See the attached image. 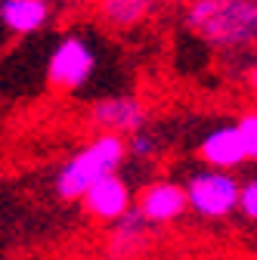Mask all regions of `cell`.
<instances>
[{
  "label": "cell",
  "mask_w": 257,
  "mask_h": 260,
  "mask_svg": "<svg viewBox=\"0 0 257 260\" xmlns=\"http://www.w3.org/2000/svg\"><path fill=\"white\" fill-rule=\"evenodd\" d=\"M183 25L220 53L257 47V0H196L186 4Z\"/></svg>",
  "instance_id": "6da1fadb"
},
{
  "label": "cell",
  "mask_w": 257,
  "mask_h": 260,
  "mask_svg": "<svg viewBox=\"0 0 257 260\" xmlns=\"http://www.w3.org/2000/svg\"><path fill=\"white\" fill-rule=\"evenodd\" d=\"M127 158H131L127 155V137L96 130L84 146H78L59 165L53 177V192L62 202H81L93 183H100L109 174H118Z\"/></svg>",
  "instance_id": "7a4b0ae2"
},
{
  "label": "cell",
  "mask_w": 257,
  "mask_h": 260,
  "mask_svg": "<svg viewBox=\"0 0 257 260\" xmlns=\"http://www.w3.org/2000/svg\"><path fill=\"white\" fill-rule=\"evenodd\" d=\"M186 195H189V214H196L205 223H223L233 214H239L242 180L236 177V171L205 165L202 171L189 174Z\"/></svg>",
  "instance_id": "3957f363"
},
{
  "label": "cell",
  "mask_w": 257,
  "mask_h": 260,
  "mask_svg": "<svg viewBox=\"0 0 257 260\" xmlns=\"http://www.w3.org/2000/svg\"><path fill=\"white\" fill-rule=\"evenodd\" d=\"M96 69H100V59L90 38L81 31H69L53 44L47 56V87L53 93H78L90 84Z\"/></svg>",
  "instance_id": "277c9868"
},
{
  "label": "cell",
  "mask_w": 257,
  "mask_h": 260,
  "mask_svg": "<svg viewBox=\"0 0 257 260\" xmlns=\"http://www.w3.org/2000/svg\"><path fill=\"white\" fill-rule=\"evenodd\" d=\"M87 124L103 134H118L131 137L140 134L149 124V106L137 93H115V96H100L87 106Z\"/></svg>",
  "instance_id": "5b68a950"
},
{
  "label": "cell",
  "mask_w": 257,
  "mask_h": 260,
  "mask_svg": "<svg viewBox=\"0 0 257 260\" xmlns=\"http://www.w3.org/2000/svg\"><path fill=\"white\" fill-rule=\"evenodd\" d=\"M137 208L152 226H171V223L183 220L189 214L186 183H177V180H168V177L149 180L137 192Z\"/></svg>",
  "instance_id": "8992f818"
},
{
  "label": "cell",
  "mask_w": 257,
  "mask_h": 260,
  "mask_svg": "<svg viewBox=\"0 0 257 260\" xmlns=\"http://www.w3.org/2000/svg\"><path fill=\"white\" fill-rule=\"evenodd\" d=\"M137 205V192L131 189V183H127L121 174H109L103 177L100 183H93L84 199H81V208L84 214L100 223V226H112L115 220H121L127 211H131Z\"/></svg>",
  "instance_id": "52a82bcc"
},
{
  "label": "cell",
  "mask_w": 257,
  "mask_h": 260,
  "mask_svg": "<svg viewBox=\"0 0 257 260\" xmlns=\"http://www.w3.org/2000/svg\"><path fill=\"white\" fill-rule=\"evenodd\" d=\"M196 155L202 165L208 168H223V171H236L248 161V152H245V140L239 134V124H217L211 127L208 134L199 140L196 146Z\"/></svg>",
  "instance_id": "ba28073f"
},
{
  "label": "cell",
  "mask_w": 257,
  "mask_h": 260,
  "mask_svg": "<svg viewBox=\"0 0 257 260\" xmlns=\"http://www.w3.org/2000/svg\"><path fill=\"white\" fill-rule=\"evenodd\" d=\"M106 230H109L106 245H109L112 260H134V257H140L152 245V230H155V226L134 205L121 220H115L112 226H106Z\"/></svg>",
  "instance_id": "9c48e42d"
},
{
  "label": "cell",
  "mask_w": 257,
  "mask_h": 260,
  "mask_svg": "<svg viewBox=\"0 0 257 260\" xmlns=\"http://www.w3.org/2000/svg\"><path fill=\"white\" fill-rule=\"evenodd\" d=\"M53 19L50 0H0V25L13 38H31Z\"/></svg>",
  "instance_id": "30bf717a"
},
{
  "label": "cell",
  "mask_w": 257,
  "mask_h": 260,
  "mask_svg": "<svg viewBox=\"0 0 257 260\" xmlns=\"http://www.w3.org/2000/svg\"><path fill=\"white\" fill-rule=\"evenodd\" d=\"M93 7H96V19L106 28L134 31L155 16L158 0H93Z\"/></svg>",
  "instance_id": "8fae6325"
},
{
  "label": "cell",
  "mask_w": 257,
  "mask_h": 260,
  "mask_svg": "<svg viewBox=\"0 0 257 260\" xmlns=\"http://www.w3.org/2000/svg\"><path fill=\"white\" fill-rule=\"evenodd\" d=\"M127 155H131L134 161H140V165H149V161L158 158V140L152 134H146V130L131 134L127 137Z\"/></svg>",
  "instance_id": "7c38bea8"
},
{
  "label": "cell",
  "mask_w": 257,
  "mask_h": 260,
  "mask_svg": "<svg viewBox=\"0 0 257 260\" xmlns=\"http://www.w3.org/2000/svg\"><path fill=\"white\" fill-rule=\"evenodd\" d=\"M236 124H239V134H242V140H245L248 161H254V165H257V109H245V112L236 118Z\"/></svg>",
  "instance_id": "4fadbf2b"
},
{
  "label": "cell",
  "mask_w": 257,
  "mask_h": 260,
  "mask_svg": "<svg viewBox=\"0 0 257 260\" xmlns=\"http://www.w3.org/2000/svg\"><path fill=\"white\" fill-rule=\"evenodd\" d=\"M239 214L248 223H257V174L242 180V195H239Z\"/></svg>",
  "instance_id": "5bb4252c"
},
{
  "label": "cell",
  "mask_w": 257,
  "mask_h": 260,
  "mask_svg": "<svg viewBox=\"0 0 257 260\" xmlns=\"http://www.w3.org/2000/svg\"><path fill=\"white\" fill-rule=\"evenodd\" d=\"M245 90L254 96V100H257V59L248 65V69H245Z\"/></svg>",
  "instance_id": "9a60e30c"
},
{
  "label": "cell",
  "mask_w": 257,
  "mask_h": 260,
  "mask_svg": "<svg viewBox=\"0 0 257 260\" xmlns=\"http://www.w3.org/2000/svg\"><path fill=\"white\" fill-rule=\"evenodd\" d=\"M69 4H90V0H69Z\"/></svg>",
  "instance_id": "2e32d148"
},
{
  "label": "cell",
  "mask_w": 257,
  "mask_h": 260,
  "mask_svg": "<svg viewBox=\"0 0 257 260\" xmlns=\"http://www.w3.org/2000/svg\"><path fill=\"white\" fill-rule=\"evenodd\" d=\"M180 4H196V0H180Z\"/></svg>",
  "instance_id": "e0dca14e"
}]
</instances>
